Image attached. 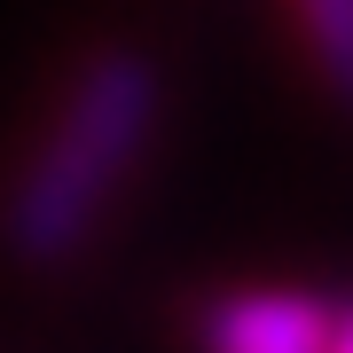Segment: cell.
<instances>
[{
    "instance_id": "cell-3",
    "label": "cell",
    "mask_w": 353,
    "mask_h": 353,
    "mask_svg": "<svg viewBox=\"0 0 353 353\" xmlns=\"http://www.w3.org/2000/svg\"><path fill=\"white\" fill-rule=\"evenodd\" d=\"M290 16H299L306 55L322 63L330 94L353 110V0H290Z\"/></svg>"
},
{
    "instance_id": "cell-2",
    "label": "cell",
    "mask_w": 353,
    "mask_h": 353,
    "mask_svg": "<svg viewBox=\"0 0 353 353\" xmlns=\"http://www.w3.org/2000/svg\"><path fill=\"white\" fill-rule=\"evenodd\" d=\"M330 299L306 290H228L204 306V353H322L330 345Z\"/></svg>"
},
{
    "instance_id": "cell-4",
    "label": "cell",
    "mask_w": 353,
    "mask_h": 353,
    "mask_svg": "<svg viewBox=\"0 0 353 353\" xmlns=\"http://www.w3.org/2000/svg\"><path fill=\"white\" fill-rule=\"evenodd\" d=\"M322 353H353V306L330 314V345H322Z\"/></svg>"
},
{
    "instance_id": "cell-1",
    "label": "cell",
    "mask_w": 353,
    "mask_h": 353,
    "mask_svg": "<svg viewBox=\"0 0 353 353\" xmlns=\"http://www.w3.org/2000/svg\"><path fill=\"white\" fill-rule=\"evenodd\" d=\"M157 102H165L157 71L126 48L94 55L63 87L55 118L39 126L32 157L8 181V204H0V236L24 267H63L87 252V236L110 220L118 189L134 181L157 134Z\"/></svg>"
}]
</instances>
